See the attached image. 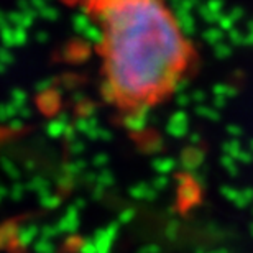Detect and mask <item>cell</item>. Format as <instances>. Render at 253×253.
<instances>
[{
    "mask_svg": "<svg viewBox=\"0 0 253 253\" xmlns=\"http://www.w3.org/2000/svg\"><path fill=\"white\" fill-rule=\"evenodd\" d=\"M87 15L99 30L102 95L117 112H151L186 83L197 53L166 0H104Z\"/></svg>",
    "mask_w": 253,
    "mask_h": 253,
    "instance_id": "cell-1",
    "label": "cell"
},
{
    "mask_svg": "<svg viewBox=\"0 0 253 253\" xmlns=\"http://www.w3.org/2000/svg\"><path fill=\"white\" fill-rule=\"evenodd\" d=\"M61 2L69 5V7L83 8L85 13H89V12H92L99 3H102L104 0H61Z\"/></svg>",
    "mask_w": 253,
    "mask_h": 253,
    "instance_id": "cell-2",
    "label": "cell"
}]
</instances>
